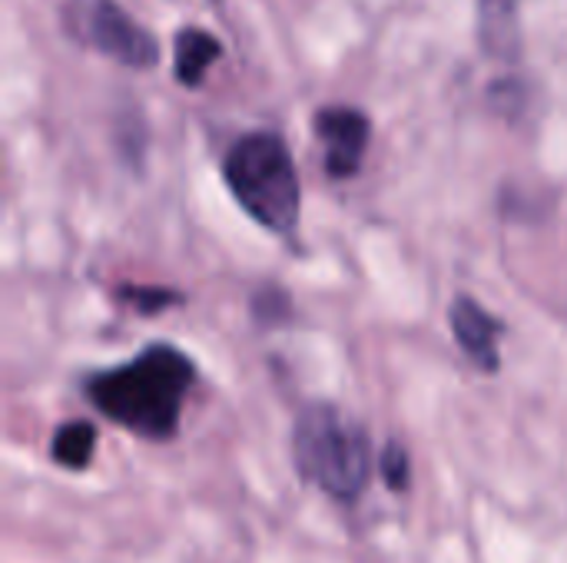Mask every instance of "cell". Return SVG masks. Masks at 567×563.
Returning <instances> with one entry per match:
<instances>
[{
	"label": "cell",
	"instance_id": "obj_8",
	"mask_svg": "<svg viewBox=\"0 0 567 563\" xmlns=\"http://www.w3.org/2000/svg\"><path fill=\"white\" fill-rule=\"evenodd\" d=\"M96 451V428L90 421H66L50 441V455L66 471H83Z\"/></svg>",
	"mask_w": 567,
	"mask_h": 563
},
{
	"label": "cell",
	"instance_id": "obj_1",
	"mask_svg": "<svg viewBox=\"0 0 567 563\" xmlns=\"http://www.w3.org/2000/svg\"><path fill=\"white\" fill-rule=\"evenodd\" d=\"M196 368L173 345H150L133 362L100 372L86 385V398L100 415L150 441H166L179 431L183 402Z\"/></svg>",
	"mask_w": 567,
	"mask_h": 563
},
{
	"label": "cell",
	"instance_id": "obj_9",
	"mask_svg": "<svg viewBox=\"0 0 567 563\" xmlns=\"http://www.w3.org/2000/svg\"><path fill=\"white\" fill-rule=\"evenodd\" d=\"M482 37L492 50H498L505 56L518 46L515 0H482Z\"/></svg>",
	"mask_w": 567,
	"mask_h": 563
},
{
	"label": "cell",
	"instance_id": "obj_4",
	"mask_svg": "<svg viewBox=\"0 0 567 563\" xmlns=\"http://www.w3.org/2000/svg\"><path fill=\"white\" fill-rule=\"evenodd\" d=\"M86 40L106 53L110 60L133 66V70H150L159 60V46L150 37V30L143 23H136L120 3L113 0H96L86 13V27H83Z\"/></svg>",
	"mask_w": 567,
	"mask_h": 563
},
{
	"label": "cell",
	"instance_id": "obj_3",
	"mask_svg": "<svg viewBox=\"0 0 567 563\" xmlns=\"http://www.w3.org/2000/svg\"><path fill=\"white\" fill-rule=\"evenodd\" d=\"M299 471L336 501H355L372 475V448L362 425L332 405H309L292 431Z\"/></svg>",
	"mask_w": 567,
	"mask_h": 563
},
{
	"label": "cell",
	"instance_id": "obj_10",
	"mask_svg": "<svg viewBox=\"0 0 567 563\" xmlns=\"http://www.w3.org/2000/svg\"><path fill=\"white\" fill-rule=\"evenodd\" d=\"M379 468H382V478H385V484L392 491H405L409 488V455H405V448L399 441H389L385 445Z\"/></svg>",
	"mask_w": 567,
	"mask_h": 563
},
{
	"label": "cell",
	"instance_id": "obj_6",
	"mask_svg": "<svg viewBox=\"0 0 567 563\" xmlns=\"http://www.w3.org/2000/svg\"><path fill=\"white\" fill-rule=\"evenodd\" d=\"M449 322H452V332H455L462 352H465L478 368L498 372V365H502L498 338H502L505 325H502L488 309H482L475 299H468V295H458V299L452 302Z\"/></svg>",
	"mask_w": 567,
	"mask_h": 563
},
{
	"label": "cell",
	"instance_id": "obj_11",
	"mask_svg": "<svg viewBox=\"0 0 567 563\" xmlns=\"http://www.w3.org/2000/svg\"><path fill=\"white\" fill-rule=\"evenodd\" d=\"M123 302H130L143 315H153V312H163V309L176 305L179 295L166 292V289H140V285H133V289H123Z\"/></svg>",
	"mask_w": 567,
	"mask_h": 563
},
{
	"label": "cell",
	"instance_id": "obj_5",
	"mask_svg": "<svg viewBox=\"0 0 567 563\" xmlns=\"http://www.w3.org/2000/svg\"><path fill=\"white\" fill-rule=\"evenodd\" d=\"M316 136L326 149V173L332 179H349L359 173L365 149H369V136H372V123L365 113L352 110V106H322L312 119Z\"/></svg>",
	"mask_w": 567,
	"mask_h": 563
},
{
	"label": "cell",
	"instance_id": "obj_7",
	"mask_svg": "<svg viewBox=\"0 0 567 563\" xmlns=\"http://www.w3.org/2000/svg\"><path fill=\"white\" fill-rule=\"evenodd\" d=\"M223 56V43L199 30V27H186L176 33V43H173V73L183 86H199L206 70Z\"/></svg>",
	"mask_w": 567,
	"mask_h": 563
},
{
	"label": "cell",
	"instance_id": "obj_2",
	"mask_svg": "<svg viewBox=\"0 0 567 563\" xmlns=\"http://www.w3.org/2000/svg\"><path fill=\"white\" fill-rule=\"evenodd\" d=\"M223 176L236 202L266 229L292 236L299 226V173L276 133H249L233 143L223 163Z\"/></svg>",
	"mask_w": 567,
	"mask_h": 563
}]
</instances>
